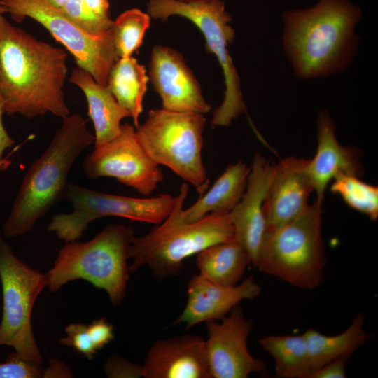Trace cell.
I'll list each match as a JSON object with an SVG mask.
<instances>
[{"instance_id": "6da1fadb", "label": "cell", "mask_w": 378, "mask_h": 378, "mask_svg": "<svg viewBox=\"0 0 378 378\" xmlns=\"http://www.w3.org/2000/svg\"><path fill=\"white\" fill-rule=\"evenodd\" d=\"M67 53L39 41L0 15V99L4 113L27 119L70 114L63 87Z\"/></svg>"}, {"instance_id": "7a4b0ae2", "label": "cell", "mask_w": 378, "mask_h": 378, "mask_svg": "<svg viewBox=\"0 0 378 378\" xmlns=\"http://www.w3.org/2000/svg\"><path fill=\"white\" fill-rule=\"evenodd\" d=\"M360 8L350 0H318L282 14V46L295 75L325 78L346 71L358 52Z\"/></svg>"}, {"instance_id": "3957f363", "label": "cell", "mask_w": 378, "mask_h": 378, "mask_svg": "<svg viewBox=\"0 0 378 378\" xmlns=\"http://www.w3.org/2000/svg\"><path fill=\"white\" fill-rule=\"evenodd\" d=\"M94 140L82 115L69 114L62 118V123L48 147L31 164L22 181L2 226L4 237L10 238L29 232L62 199L72 165Z\"/></svg>"}, {"instance_id": "277c9868", "label": "cell", "mask_w": 378, "mask_h": 378, "mask_svg": "<svg viewBox=\"0 0 378 378\" xmlns=\"http://www.w3.org/2000/svg\"><path fill=\"white\" fill-rule=\"evenodd\" d=\"M188 190V183H182L168 216L147 234L134 237L129 248L133 259L130 272L147 265L159 279L177 275L188 258L234 238L230 212L210 213L192 223L182 220Z\"/></svg>"}, {"instance_id": "5b68a950", "label": "cell", "mask_w": 378, "mask_h": 378, "mask_svg": "<svg viewBox=\"0 0 378 378\" xmlns=\"http://www.w3.org/2000/svg\"><path fill=\"white\" fill-rule=\"evenodd\" d=\"M131 226L111 223L86 242L68 241L46 275L56 292L67 283L83 279L104 290L114 305L122 302L129 281V248L134 239Z\"/></svg>"}, {"instance_id": "8992f818", "label": "cell", "mask_w": 378, "mask_h": 378, "mask_svg": "<svg viewBox=\"0 0 378 378\" xmlns=\"http://www.w3.org/2000/svg\"><path fill=\"white\" fill-rule=\"evenodd\" d=\"M321 203L316 200L293 220L265 234L253 266L295 287H318L326 265Z\"/></svg>"}, {"instance_id": "52a82bcc", "label": "cell", "mask_w": 378, "mask_h": 378, "mask_svg": "<svg viewBox=\"0 0 378 378\" xmlns=\"http://www.w3.org/2000/svg\"><path fill=\"white\" fill-rule=\"evenodd\" d=\"M204 114L163 108L148 111L136 127L137 139L152 160L169 168L202 195L209 185L202 150Z\"/></svg>"}, {"instance_id": "ba28073f", "label": "cell", "mask_w": 378, "mask_h": 378, "mask_svg": "<svg viewBox=\"0 0 378 378\" xmlns=\"http://www.w3.org/2000/svg\"><path fill=\"white\" fill-rule=\"evenodd\" d=\"M147 13L155 20H165L176 15L191 21L203 34L206 51L216 57L223 70L225 89L221 104L214 112L213 125L229 126L234 119L246 112L239 75L228 50L235 31L230 24L232 18L221 0H149Z\"/></svg>"}, {"instance_id": "9c48e42d", "label": "cell", "mask_w": 378, "mask_h": 378, "mask_svg": "<svg viewBox=\"0 0 378 378\" xmlns=\"http://www.w3.org/2000/svg\"><path fill=\"white\" fill-rule=\"evenodd\" d=\"M0 281L3 297L0 346H11L22 357L42 364L43 358L34 336L31 315L38 296L48 286L46 275L19 259L4 239L1 230Z\"/></svg>"}, {"instance_id": "30bf717a", "label": "cell", "mask_w": 378, "mask_h": 378, "mask_svg": "<svg viewBox=\"0 0 378 378\" xmlns=\"http://www.w3.org/2000/svg\"><path fill=\"white\" fill-rule=\"evenodd\" d=\"M71 203L70 213L52 216L48 230L66 242L80 239L94 220L122 217L132 220L160 224L170 214L175 197L162 194L153 197H132L97 191L67 183L62 195Z\"/></svg>"}, {"instance_id": "8fae6325", "label": "cell", "mask_w": 378, "mask_h": 378, "mask_svg": "<svg viewBox=\"0 0 378 378\" xmlns=\"http://www.w3.org/2000/svg\"><path fill=\"white\" fill-rule=\"evenodd\" d=\"M1 1L13 20L20 22L30 18L40 23L73 55L78 67L107 86L111 69L119 59L111 29L102 35L90 34L47 0Z\"/></svg>"}, {"instance_id": "7c38bea8", "label": "cell", "mask_w": 378, "mask_h": 378, "mask_svg": "<svg viewBox=\"0 0 378 378\" xmlns=\"http://www.w3.org/2000/svg\"><path fill=\"white\" fill-rule=\"evenodd\" d=\"M83 168L90 179L112 177L145 196L151 195L164 179L162 169L139 143L134 125L125 123L111 141L94 146Z\"/></svg>"}, {"instance_id": "4fadbf2b", "label": "cell", "mask_w": 378, "mask_h": 378, "mask_svg": "<svg viewBox=\"0 0 378 378\" xmlns=\"http://www.w3.org/2000/svg\"><path fill=\"white\" fill-rule=\"evenodd\" d=\"M220 322H206L205 350L210 378H246L252 373L265 374L266 364L253 356L247 341L253 323L237 306Z\"/></svg>"}, {"instance_id": "5bb4252c", "label": "cell", "mask_w": 378, "mask_h": 378, "mask_svg": "<svg viewBox=\"0 0 378 378\" xmlns=\"http://www.w3.org/2000/svg\"><path fill=\"white\" fill-rule=\"evenodd\" d=\"M148 78L162 100V108L205 114L211 105L182 55L174 49L155 46L151 50Z\"/></svg>"}, {"instance_id": "9a60e30c", "label": "cell", "mask_w": 378, "mask_h": 378, "mask_svg": "<svg viewBox=\"0 0 378 378\" xmlns=\"http://www.w3.org/2000/svg\"><path fill=\"white\" fill-rule=\"evenodd\" d=\"M308 160L289 156L274 167L262 206L265 234L287 224L309 205L314 190L306 171Z\"/></svg>"}, {"instance_id": "2e32d148", "label": "cell", "mask_w": 378, "mask_h": 378, "mask_svg": "<svg viewBox=\"0 0 378 378\" xmlns=\"http://www.w3.org/2000/svg\"><path fill=\"white\" fill-rule=\"evenodd\" d=\"M261 291L253 276L238 285L224 286L201 274L195 275L188 284L186 307L174 324L185 323L189 328L202 322L221 320L242 300L255 299Z\"/></svg>"}, {"instance_id": "e0dca14e", "label": "cell", "mask_w": 378, "mask_h": 378, "mask_svg": "<svg viewBox=\"0 0 378 378\" xmlns=\"http://www.w3.org/2000/svg\"><path fill=\"white\" fill-rule=\"evenodd\" d=\"M274 167L260 153L253 155L245 192L230 211L234 239L246 250L253 265L265 236L262 206Z\"/></svg>"}, {"instance_id": "ac0fdd59", "label": "cell", "mask_w": 378, "mask_h": 378, "mask_svg": "<svg viewBox=\"0 0 378 378\" xmlns=\"http://www.w3.org/2000/svg\"><path fill=\"white\" fill-rule=\"evenodd\" d=\"M142 367L145 378H210L205 340L191 334L155 342Z\"/></svg>"}, {"instance_id": "d6986e66", "label": "cell", "mask_w": 378, "mask_h": 378, "mask_svg": "<svg viewBox=\"0 0 378 378\" xmlns=\"http://www.w3.org/2000/svg\"><path fill=\"white\" fill-rule=\"evenodd\" d=\"M335 131L336 125L328 111L321 110L317 118V150L313 159H309L306 167L316 200L321 202L328 185L337 174L360 177L364 172L358 150L341 145Z\"/></svg>"}, {"instance_id": "ffe728a7", "label": "cell", "mask_w": 378, "mask_h": 378, "mask_svg": "<svg viewBox=\"0 0 378 378\" xmlns=\"http://www.w3.org/2000/svg\"><path fill=\"white\" fill-rule=\"evenodd\" d=\"M69 81L85 96L88 115L94 127V146L116 137L121 132V120L131 117L130 113L118 104L107 86L98 83L87 71L74 69Z\"/></svg>"}, {"instance_id": "44dd1931", "label": "cell", "mask_w": 378, "mask_h": 378, "mask_svg": "<svg viewBox=\"0 0 378 378\" xmlns=\"http://www.w3.org/2000/svg\"><path fill=\"white\" fill-rule=\"evenodd\" d=\"M250 167L241 160L228 165L206 192L189 208L182 209V220L192 223L210 213L230 212L245 192Z\"/></svg>"}, {"instance_id": "7402d4cb", "label": "cell", "mask_w": 378, "mask_h": 378, "mask_svg": "<svg viewBox=\"0 0 378 378\" xmlns=\"http://www.w3.org/2000/svg\"><path fill=\"white\" fill-rule=\"evenodd\" d=\"M365 314H357L350 326L336 335H323L309 328L304 333L307 349V372L303 378L325 364L351 354L370 338L364 328Z\"/></svg>"}, {"instance_id": "603a6c76", "label": "cell", "mask_w": 378, "mask_h": 378, "mask_svg": "<svg viewBox=\"0 0 378 378\" xmlns=\"http://www.w3.org/2000/svg\"><path fill=\"white\" fill-rule=\"evenodd\" d=\"M200 274L224 286L237 285L251 263L246 250L234 238L212 245L197 254Z\"/></svg>"}, {"instance_id": "cb8c5ba5", "label": "cell", "mask_w": 378, "mask_h": 378, "mask_svg": "<svg viewBox=\"0 0 378 378\" xmlns=\"http://www.w3.org/2000/svg\"><path fill=\"white\" fill-rule=\"evenodd\" d=\"M148 80L145 66L132 56L119 58L108 75L107 87L118 104L130 113L135 127L139 125Z\"/></svg>"}, {"instance_id": "d4e9b609", "label": "cell", "mask_w": 378, "mask_h": 378, "mask_svg": "<svg viewBox=\"0 0 378 378\" xmlns=\"http://www.w3.org/2000/svg\"><path fill=\"white\" fill-rule=\"evenodd\" d=\"M258 342L273 358L276 377L303 378L307 366V349L303 334L267 335Z\"/></svg>"}, {"instance_id": "484cf974", "label": "cell", "mask_w": 378, "mask_h": 378, "mask_svg": "<svg viewBox=\"0 0 378 378\" xmlns=\"http://www.w3.org/2000/svg\"><path fill=\"white\" fill-rule=\"evenodd\" d=\"M150 18L147 13L131 8L113 20L111 32L119 58L132 57L139 48L150 27Z\"/></svg>"}, {"instance_id": "4316f807", "label": "cell", "mask_w": 378, "mask_h": 378, "mask_svg": "<svg viewBox=\"0 0 378 378\" xmlns=\"http://www.w3.org/2000/svg\"><path fill=\"white\" fill-rule=\"evenodd\" d=\"M359 178L339 174L332 179L330 190L340 195L349 206L376 220L378 218V188Z\"/></svg>"}, {"instance_id": "83f0119b", "label": "cell", "mask_w": 378, "mask_h": 378, "mask_svg": "<svg viewBox=\"0 0 378 378\" xmlns=\"http://www.w3.org/2000/svg\"><path fill=\"white\" fill-rule=\"evenodd\" d=\"M67 368L64 363L52 360L47 369L41 364L27 359L18 353H10L6 362L0 363V378L64 377Z\"/></svg>"}, {"instance_id": "f1b7e54d", "label": "cell", "mask_w": 378, "mask_h": 378, "mask_svg": "<svg viewBox=\"0 0 378 378\" xmlns=\"http://www.w3.org/2000/svg\"><path fill=\"white\" fill-rule=\"evenodd\" d=\"M60 9L78 27L92 35L104 34L111 30L113 24L111 18L97 15L83 0H67Z\"/></svg>"}, {"instance_id": "f546056e", "label": "cell", "mask_w": 378, "mask_h": 378, "mask_svg": "<svg viewBox=\"0 0 378 378\" xmlns=\"http://www.w3.org/2000/svg\"><path fill=\"white\" fill-rule=\"evenodd\" d=\"M64 331L66 336L59 340L61 344L72 347L89 360L93 359L98 350L93 342L88 325L71 323L65 328Z\"/></svg>"}, {"instance_id": "4dcf8cb0", "label": "cell", "mask_w": 378, "mask_h": 378, "mask_svg": "<svg viewBox=\"0 0 378 378\" xmlns=\"http://www.w3.org/2000/svg\"><path fill=\"white\" fill-rule=\"evenodd\" d=\"M104 371L109 377H143L142 365L130 363L117 356L108 359L104 365Z\"/></svg>"}, {"instance_id": "1f68e13d", "label": "cell", "mask_w": 378, "mask_h": 378, "mask_svg": "<svg viewBox=\"0 0 378 378\" xmlns=\"http://www.w3.org/2000/svg\"><path fill=\"white\" fill-rule=\"evenodd\" d=\"M93 342L98 351L114 339L113 326L106 318H99L88 324Z\"/></svg>"}, {"instance_id": "d6a6232c", "label": "cell", "mask_w": 378, "mask_h": 378, "mask_svg": "<svg viewBox=\"0 0 378 378\" xmlns=\"http://www.w3.org/2000/svg\"><path fill=\"white\" fill-rule=\"evenodd\" d=\"M352 354H348L325 364L306 378H345V365Z\"/></svg>"}, {"instance_id": "836d02e7", "label": "cell", "mask_w": 378, "mask_h": 378, "mask_svg": "<svg viewBox=\"0 0 378 378\" xmlns=\"http://www.w3.org/2000/svg\"><path fill=\"white\" fill-rule=\"evenodd\" d=\"M4 113V104L0 99V162H3V155L6 150L12 147L15 141L8 134L3 122V114Z\"/></svg>"}, {"instance_id": "e575fe53", "label": "cell", "mask_w": 378, "mask_h": 378, "mask_svg": "<svg viewBox=\"0 0 378 378\" xmlns=\"http://www.w3.org/2000/svg\"><path fill=\"white\" fill-rule=\"evenodd\" d=\"M83 1L97 15L103 18H111L108 0H83Z\"/></svg>"}, {"instance_id": "d590c367", "label": "cell", "mask_w": 378, "mask_h": 378, "mask_svg": "<svg viewBox=\"0 0 378 378\" xmlns=\"http://www.w3.org/2000/svg\"><path fill=\"white\" fill-rule=\"evenodd\" d=\"M57 8H62L67 0H47Z\"/></svg>"}, {"instance_id": "8d00e7d4", "label": "cell", "mask_w": 378, "mask_h": 378, "mask_svg": "<svg viewBox=\"0 0 378 378\" xmlns=\"http://www.w3.org/2000/svg\"><path fill=\"white\" fill-rule=\"evenodd\" d=\"M6 13H8V10L4 5L2 1L0 0V15H4Z\"/></svg>"}, {"instance_id": "74e56055", "label": "cell", "mask_w": 378, "mask_h": 378, "mask_svg": "<svg viewBox=\"0 0 378 378\" xmlns=\"http://www.w3.org/2000/svg\"><path fill=\"white\" fill-rule=\"evenodd\" d=\"M180 1H195V0H180Z\"/></svg>"}]
</instances>
